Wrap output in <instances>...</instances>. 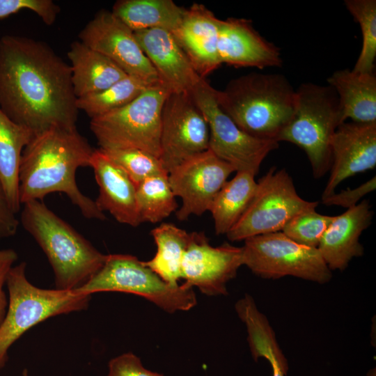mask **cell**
<instances>
[{"label": "cell", "instance_id": "obj_19", "mask_svg": "<svg viewBox=\"0 0 376 376\" xmlns=\"http://www.w3.org/2000/svg\"><path fill=\"white\" fill-rule=\"evenodd\" d=\"M220 22L204 5L195 3L185 8L180 26L172 33L203 79L221 65L217 51Z\"/></svg>", "mask_w": 376, "mask_h": 376}, {"label": "cell", "instance_id": "obj_40", "mask_svg": "<svg viewBox=\"0 0 376 376\" xmlns=\"http://www.w3.org/2000/svg\"><path fill=\"white\" fill-rule=\"evenodd\" d=\"M22 376H29L26 369H24L22 373Z\"/></svg>", "mask_w": 376, "mask_h": 376}, {"label": "cell", "instance_id": "obj_3", "mask_svg": "<svg viewBox=\"0 0 376 376\" xmlns=\"http://www.w3.org/2000/svg\"><path fill=\"white\" fill-rule=\"evenodd\" d=\"M216 98L242 130L278 142L294 113L296 90L284 75L251 72L232 79L224 90H216Z\"/></svg>", "mask_w": 376, "mask_h": 376}, {"label": "cell", "instance_id": "obj_25", "mask_svg": "<svg viewBox=\"0 0 376 376\" xmlns=\"http://www.w3.org/2000/svg\"><path fill=\"white\" fill-rule=\"evenodd\" d=\"M185 10L172 0H119L111 12L134 32L162 29L173 33Z\"/></svg>", "mask_w": 376, "mask_h": 376}, {"label": "cell", "instance_id": "obj_12", "mask_svg": "<svg viewBox=\"0 0 376 376\" xmlns=\"http://www.w3.org/2000/svg\"><path fill=\"white\" fill-rule=\"evenodd\" d=\"M210 131L191 93H169L162 111L159 160L166 173L209 149Z\"/></svg>", "mask_w": 376, "mask_h": 376}, {"label": "cell", "instance_id": "obj_2", "mask_svg": "<svg viewBox=\"0 0 376 376\" xmlns=\"http://www.w3.org/2000/svg\"><path fill=\"white\" fill-rule=\"evenodd\" d=\"M95 149L75 127H52L35 135L23 150L19 170L21 204L52 193L67 195L88 219L104 220V212L79 189L76 172L90 166Z\"/></svg>", "mask_w": 376, "mask_h": 376}, {"label": "cell", "instance_id": "obj_31", "mask_svg": "<svg viewBox=\"0 0 376 376\" xmlns=\"http://www.w3.org/2000/svg\"><path fill=\"white\" fill-rule=\"evenodd\" d=\"M100 150L126 173L136 187L147 178L168 174L159 158L147 152L136 149Z\"/></svg>", "mask_w": 376, "mask_h": 376}, {"label": "cell", "instance_id": "obj_9", "mask_svg": "<svg viewBox=\"0 0 376 376\" xmlns=\"http://www.w3.org/2000/svg\"><path fill=\"white\" fill-rule=\"evenodd\" d=\"M318 205V202L306 201L298 195L285 169L276 171L272 167L257 182L247 208L226 235L235 242L282 231L297 214Z\"/></svg>", "mask_w": 376, "mask_h": 376}, {"label": "cell", "instance_id": "obj_37", "mask_svg": "<svg viewBox=\"0 0 376 376\" xmlns=\"http://www.w3.org/2000/svg\"><path fill=\"white\" fill-rule=\"evenodd\" d=\"M19 221L12 210L0 181V240L13 236Z\"/></svg>", "mask_w": 376, "mask_h": 376}, {"label": "cell", "instance_id": "obj_14", "mask_svg": "<svg viewBox=\"0 0 376 376\" xmlns=\"http://www.w3.org/2000/svg\"><path fill=\"white\" fill-rule=\"evenodd\" d=\"M235 171L210 149L199 153L169 173V181L175 196L182 200L176 217L182 221L190 215L201 216L211 205L228 176Z\"/></svg>", "mask_w": 376, "mask_h": 376}, {"label": "cell", "instance_id": "obj_1", "mask_svg": "<svg viewBox=\"0 0 376 376\" xmlns=\"http://www.w3.org/2000/svg\"><path fill=\"white\" fill-rule=\"evenodd\" d=\"M71 68L47 43L24 36L0 39V109L37 135L75 127L79 109Z\"/></svg>", "mask_w": 376, "mask_h": 376}, {"label": "cell", "instance_id": "obj_11", "mask_svg": "<svg viewBox=\"0 0 376 376\" xmlns=\"http://www.w3.org/2000/svg\"><path fill=\"white\" fill-rule=\"evenodd\" d=\"M190 93L208 124L209 149L236 172L246 171L256 175L265 158L279 148V143L253 137L242 130L220 108L216 89L205 79Z\"/></svg>", "mask_w": 376, "mask_h": 376}, {"label": "cell", "instance_id": "obj_35", "mask_svg": "<svg viewBox=\"0 0 376 376\" xmlns=\"http://www.w3.org/2000/svg\"><path fill=\"white\" fill-rule=\"evenodd\" d=\"M376 178L374 176L369 180L354 189L343 190L322 200L327 205H338L349 209L357 205V203L365 195L375 189Z\"/></svg>", "mask_w": 376, "mask_h": 376}, {"label": "cell", "instance_id": "obj_28", "mask_svg": "<svg viewBox=\"0 0 376 376\" xmlns=\"http://www.w3.org/2000/svg\"><path fill=\"white\" fill-rule=\"evenodd\" d=\"M169 174L151 176L136 187L139 217L142 222L156 224L176 211L178 203L169 184Z\"/></svg>", "mask_w": 376, "mask_h": 376}, {"label": "cell", "instance_id": "obj_39", "mask_svg": "<svg viewBox=\"0 0 376 376\" xmlns=\"http://www.w3.org/2000/svg\"><path fill=\"white\" fill-rule=\"evenodd\" d=\"M367 376H376L375 368L370 369L367 373Z\"/></svg>", "mask_w": 376, "mask_h": 376}, {"label": "cell", "instance_id": "obj_13", "mask_svg": "<svg viewBox=\"0 0 376 376\" xmlns=\"http://www.w3.org/2000/svg\"><path fill=\"white\" fill-rule=\"evenodd\" d=\"M78 36L79 41L109 58L127 75L149 85L160 84L134 31L111 11L97 12Z\"/></svg>", "mask_w": 376, "mask_h": 376}, {"label": "cell", "instance_id": "obj_6", "mask_svg": "<svg viewBox=\"0 0 376 376\" xmlns=\"http://www.w3.org/2000/svg\"><path fill=\"white\" fill-rule=\"evenodd\" d=\"M26 268L22 262L7 277L8 304L0 325V369L8 361L9 348L27 330L49 318L86 310L91 298L76 290L38 288L27 279Z\"/></svg>", "mask_w": 376, "mask_h": 376}, {"label": "cell", "instance_id": "obj_27", "mask_svg": "<svg viewBox=\"0 0 376 376\" xmlns=\"http://www.w3.org/2000/svg\"><path fill=\"white\" fill-rule=\"evenodd\" d=\"M256 187L255 175L246 171H237L224 184L209 210L217 235L226 234L235 225L247 208Z\"/></svg>", "mask_w": 376, "mask_h": 376}, {"label": "cell", "instance_id": "obj_7", "mask_svg": "<svg viewBox=\"0 0 376 376\" xmlns=\"http://www.w3.org/2000/svg\"><path fill=\"white\" fill-rule=\"evenodd\" d=\"M171 93L161 84L148 86L127 105L91 119L100 149H136L159 158L162 111Z\"/></svg>", "mask_w": 376, "mask_h": 376}, {"label": "cell", "instance_id": "obj_4", "mask_svg": "<svg viewBox=\"0 0 376 376\" xmlns=\"http://www.w3.org/2000/svg\"><path fill=\"white\" fill-rule=\"evenodd\" d=\"M24 205L20 222L47 256L56 289L75 290L103 266L107 255L48 208L42 201Z\"/></svg>", "mask_w": 376, "mask_h": 376}, {"label": "cell", "instance_id": "obj_8", "mask_svg": "<svg viewBox=\"0 0 376 376\" xmlns=\"http://www.w3.org/2000/svg\"><path fill=\"white\" fill-rule=\"evenodd\" d=\"M192 288L185 282L176 285L165 282L134 256L109 254L101 269L75 290L91 295L99 292L131 293L147 299L166 312L174 313L196 306Z\"/></svg>", "mask_w": 376, "mask_h": 376}, {"label": "cell", "instance_id": "obj_34", "mask_svg": "<svg viewBox=\"0 0 376 376\" xmlns=\"http://www.w3.org/2000/svg\"><path fill=\"white\" fill-rule=\"evenodd\" d=\"M107 376H164L163 374L146 369L140 359L127 352L111 359Z\"/></svg>", "mask_w": 376, "mask_h": 376}, {"label": "cell", "instance_id": "obj_26", "mask_svg": "<svg viewBox=\"0 0 376 376\" xmlns=\"http://www.w3.org/2000/svg\"><path fill=\"white\" fill-rule=\"evenodd\" d=\"M157 245L155 256L143 263L165 282L178 285L182 262L191 233L170 223H163L150 232Z\"/></svg>", "mask_w": 376, "mask_h": 376}, {"label": "cell", "instance_id": "obj_5", "mask_svg": "<svg viewBox=\"0 0 376 376\" xmlns=\"http://www.w3.org/2000/svg\"><path fill=\"white\" fill-rule=\"evenodd\" d=\"M343 123L334 89L329 85L303 83L296 90L294 113L278 142L288 141L302 149L314 178H320L331 168L332 139Z\"/></svg>", "mask_w": 376, "mask_h": 376}, {"label": "cell", "instance_id": "obj_16", "mask_svg": "<svg viewBox=\"0 0 376 376\" xmlns=\"http://www.w3.org/2000/svg\"><path fill=\"white\" fill-rule=\"evenodd\" d=\"M331 149V173L322 200L334 194L344 180L375 167L376 123H341L334 133Z\"/></svg>", "mask_w": 376, "mask_h": 376}, {"label": "cell", "instance_id": "obj_15", "mask_svg": "<svg viewBox=\"0 0 376 376\" xmlns=\"http://www.w3.org/2000/svg\"><path fill=\"white\" fill-rule=\"evenodd\" d=\"M242 264V249L224 243L214 247L204 233H191L182 262V278L207 295H226V283Z\"/></svg>", "mask_w": 376, "mask_h": 376}, {"label": "cell", "instance_id": "obj_29", "mask_svg": "<svg viewBox=\"0 0 376 376\" xmlns=\"http://www.w3.org/2000/svg\"><path fill=\"white\" fill-rule=\"evenodd\" d=\"M150 86L127 76L104 90L77 98V107L91 119L127 105Z\"/></svg>", "mask_w": 376, "mask_h": 376}, {"label": "cell", "instance_id": "obj_18", "mask_svg": "<svg viewBox=\"0 0 376 376\" xmlns=\"http://www.w3.org/2000/svg\"><path fill=\"white\" fill-rule=\"evenodd\" d=\"M134 33L160 84L171 93H190L203 79L169 31L152 29Z\"/></svg>", "mask_w": 376, "mask_h": 376}, {"label": "cell", "instance_id": "obj_32", "mask_svg": "<svg viewBox=\"0 0 376 376\" xmlns=\"http://www.w3.org/2000/svg\"><path fill=\"white\" fill-rule=\"evenodd\" d=\"M334 218V216L321 214L315 209L306 210L290 220L281 232L300 244L318 248Z\"/></svg>", "mask_w": 376, "mask_h": 376}, {"label": "cell", "instance_id": "obj_38", "mask_svg": "<svg viewBox=\"0 0 376 376\" xmlns=\"http://www.w3.org/2000/svg\"><path fill=\"white\" fill-rule=\"evenodd\" d=\"M269 363L272 369V376H286L289 368L288 360L273 359Z\"/></svg>", "mask_w": 376, "mask_h": 376}, {"label": "cell", "instance_id": "obj_36", "mask_svg": "<svg viewBox=\"0 0 376 376\" xmlns=\"http://www.w3.org/2000/svg\"><path fill=\"white\" fill-rule=\"evenodd\" d=\"M17 259V253L11 249H0V325L6 315L8 300L4 291L7 277L14 263Z\"/></svg>", "mask_w": 376, "mask_h": 376}, {"label": "cell", "instance_id": "obj_20", "mask_svg": "<svg viewBox=\"0 0 376 376\" xmlns=\"http://www.w3.org/2000/svg\"><path fill=\"white\" fill-rule=\"evenodd\" d=\"M373 214L368 201L363 200L334 216L318 246L331 271H343L354 258L363 256L359 237L371 224Z\"/></svg>", "mask_w": 376, "mask_h": 376}, {"label": "cell", "instance_id": "obj_10", "mask_svg": "<svg viewBox=\"0 0 376 376\" xmlns=\"http://www.w3.org/2000/svg\"><path fill=\"white\" fill-rule=\"evenodd\" d=\"M244 241L242 264L261 278L276 279L291 276L324 284L332 277L318 248L300 244L281 231Z\"/></svg>", "mask_w": 376, "mask_h": 376}, {"label": "cell", "instance_id": "obj_30", "mask_svg": "<svg viewBox=\"0 0 376 376\" xmlns=\"http://www.w3.org/2000/svg\"><path fill=\"white\" fill-rule=\"evenodd\" d=\"M346 9L359 24L362 34L360 54L352 69L358 73L375 72L376 58V1L345 0Z\"/></svg>", "mask_w": 376, "mask_h": 376}, {"label": "cell", "instance_id": "obj_22", "mask_svg": "<svg viewBox=\"0 0 376 376\" xmlns=\"http://www.w3.org/2000/svg\"><path fill=\"white\" fill-rule=\"evenodd\" d=\"M67 55L77 98L104 90L129 76L109 58L81 41L73 42Z\"/></svg>", "mask_w": 376, "mask_h": 376}, {"label": "cell", "instance_id": "obj_21", "mask_svg": "<svg viewBox=\"0 0 376 376\" xmlns=\"http://www.w3.org/2000/svg\"><path fill=\"white\" fill-rule=\"evenodd\" d=\"M90 167L99 187L95 203L100 210L109 212L119 223L139 226L136 186L126 173L100 148L95 149Z\"/></svg>", "mask_w": 376, "mask_h": 376}, {"label": "cell", "instance_id": "obj_23", "mask_svg": "<svg viewBox=\"0 0 376 376\" xmlns=\"http://www.w3.org/2000/svg\"><path fill=\"white\" fill-rule=\"evenodd\" d=\"M327 83L338 95L343 122L351 119L359 123H376L375 72L338 70L327 79Z\"/></svg>", "mask_w": 376, "mask_h": 376}, {"label": "cell", "instance_id": "obj_17", "mask_svg": "<svg viewBox=\"0 0 376 376\" xmlns=\"http://www.w3.org/2000/svg\"><path fill=\"white\" fill-rule=\"evenodd\" d=\"M217 51L221 64L236 68L263 69L280 67L283 63L279 48L264 38L251 20L244 18L221 19Z\"/></svg>", "mask_w": 376, "mask_h": 376}, {"label": "cell", "instance_id": "obj_24", "mask_svg": "<svg viewBox=\"0 0 376 376\" xmlns=\"http://www.w3.org/2000/svg\"><path fill=\"white\" fill-rule=\"evenodd\" d=\"M33 136L29 129L13 122L0 109V181L16 214L22 205L19 194L22 154Z\"/></svg>", "mask_w": 376, "mask_h": 376}, {"label": "cell", "instance_id": "obj_33", "mask_svg": "<svg viewBox=\"0 0 376 376\" xmlns=\"http://www.w3.org/2000/svg\"><path fill=\"white\" fill-rule=\"evenodd\" d=\"M22 10L34 12L45 24L50 26L56 21L60 7L52 0H0V19Z\"/></svg>", "mask_w": 376, "mask_h": 376}]
</instances>
